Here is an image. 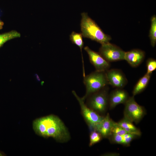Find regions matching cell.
<instances>
[{
    "mask_svg": "<svg viewBox=\"0 0 156 156\" xmlns=\"http://www.w3.org/2000/svg\"><path fill=\"white\" fill-rule=\"evenodd\" d=\"M151 75L146 73L137 82L133 89V96L142 92L147 87L151 79Z\"/></svg>",
    "mask_w": 156,
    "mask_h": 156,
    "instance_id": "obj_15",
    "label": "cell"
},
{
    "mask_svg": "<svg viewBox=\"0 0 156 156\" xmlns=\"http://www.w3.org/2000/svg\"><path fill=\"white\" fill-rule=\"evenodd\" d=\"M128 92L122 88H116L112 91L109 96V106L110 109L117 105L124 104L129 97Z\"/></svg>",
    "mask_w": 156,
    "mask_h": 156,
    "instance_id": "obj_10",
    "label": "cell"
},
{
    "mask_svg": "<svg viewBox=\"0 0 156 156\" xmlns=\"http://www.w3.org/2000/svg\"><path fill=\"white\" fill-rule=\"evenodd\" d=\"M114 121L110 118L108 113L104 117L95 131L99 132L103 138H108L112 133V130Z\"/></svg>",
    "mask_w": 156,
    "mask_h": 156,
    "instance_id": "obj_12",
    "label": "cell"
},
{
    "mask_svg": "<svg viewBox=\"0 0 156 156\" xmlns=\"http://www.w3.org/2000/svg\"><path fill=\"white\" fill-rule=\"evenodd\" d=\"M5 154L3 152L0 151V156H5Z\"/></svg>",
    "mask_w": 156,
    "mask_h": 156,
    "instance_id": "obj_25",
    "label": "cell"
},
{
    "mask_svg": "<svg viewBox=\"0 0 156 156\" xmlns=\"http://www.w3.org/2000/svg\"><path fill=\"white\" fill-rule=\"evenodd\" d=\"M21 36V34L14 30L0 34V48L8 41Z\"/></svg>",
    "mask_w": 156,
    "mask_h": 156,
    "instance_id": "obj_17",
    "label": "cell"
},
{
    "mask_svg": "<svg viewBox=\"0 0 156 156\" xmlns=\"http://www.w3.org/2000/svg\"><path fill=\"white\" fill-rule=\"evenodd\" d=\"M105 74L108 84L114 88H122L127 83V77L120 69H109L105 72Z\"/></svg>",
    "mask_w": 156,
    "mask_h": 156,
    "instance_id": "obj_8",
    "label": "cell"
},
{
    "mask_svg": "<svg viewBox=\"0 0 156 156\" xmlns=\"http://www.w3.org/2000/svg\"><path fill=\"white\" fill-rule=\"evenodd\" d=\"M145 56L144 51L139 49H134L125 52L124 60L131 67H136L143 62Z\"/></svg>",
    "mask_w": 156,
    "mask_h": 156,
    "instance_id": "obj_11",
    "label": "cell"
},
{
    "mask_svg": "<svg viewBox=\"0 0 156 156\" xmlns=\"http://www.w3.org/2000/svg\"><path fill=\"white\" fill-rule=\"evenodd\" d=\"M137 136L128 133L122 135L112 133L108 138L112 143L127 146H129L131 142Z\"/></svg>",
    "mask_w": 156,
    "mask_h": 156,
    "instance_id": "obj_13",
    "label": "cell"
},
{
    "mask_svg": "<svg viewBox=\"0 0 156 156\" xmlns=\"http://www.w3.org/2000/svg\"><path fill=\"white\" fill-rule=\"evenodd\" d=\"M102 137L101 134L95 130H92L90 136L89 146H91L101 141Z\"/></svg>",
    "mask_w": 156,
    "mask_h": 156,
    "instance_id": "obj_19",
    "label": "cell"
},
{
    "mask_svg": "<svg viewBox=\"0 0 156 156\" xmlns=\"http://www.w3.org/2000/svg\"><path fill=\"white\" fill-rule=\"evenodd\" d=\"M88 53L89 60L96 69V70L106 72L109 69L110 63L105 60L99 53L90 49L88 46L84 48Z\"/></svg>",
    "mask_w": 156,
    "mask_h": 156,
    "instance_id": "obj_9",
    "label": "cell"
},
{
    "mask_svg": "<svg viewBox=\"0 0 156 156\" xmlns=\"http://www.w3.org/2000/svg\"><path fill=\"white\" fill-rule=\"evenodd\" d=\"M151 23L149 36L151 45L154 47L156 44V16L155 15L151 17Z\"/></svg>",
    "mask_w": 156,
    "mask_h": 156,
    "instance_id": "obj_18",
    "label": "cell"
},
{
    "mask_svg": "<svg viewBox=\"0 0 156 156\" xmlns=\"http://www.w3.org/2000/svg\"><path fill=\"white\" fill-rule=\"evenodd\" d=\"M4 25V22L0 19V29H1L3 28Z\"/></svg>",
    "mask_w": 156,
    "mask_h": 156,
    "instance_id": "obj_23",
    "label": "cell"
},
{
    "mask_svg": "<svg viewBox=\"0 0 156 156\" xmlns=\"http://www.w3.org/2000/svg\"><path fill=\"white\" fill-rule=\"evenodd\" d=\"M117 123L129 133L138 136L141 135L140 130L134 125L133 122L124 117Z\"/></svg>",
    "mask_w": 156,
    "mask_h": 156,
    "instance_id": "obj_14",
    "label": "cell"
},
{
    "mask_svg": "<svg viewBox=\"0 0 156 156\" xmlns=\"http://www.w3.org/2000/svg\"><path fill=\"white\" fill-rule=\"evenodd\" d=\"M125 52L109 42L101 44L99 53L109 62L124 60Z\"/></svg>",
    "mask_w": 156,
    "mask_h": 156,
    "instance_id": "obj_7",
    "label": "cell"
},
{
    "mask_svg": "<svg viewBox=\"0 0 156 156\" xmlns=\"http://www.w3.org/2000/svg\"><path fill=\"white\" fill-rule=\"evenodd\" d=\"M81 16V29L84 38H89L101 44L109 42L111 40V36L105 34L87 13H82Z\"/></svg>",
    "mask_w": 156,
    "mask_h": 156,
    "instance_id": "obj_2",
    "label": "cell"
},
{
    "mask_svg": "<svg viewBox=\"0 0 156 156\" xmlns=\"http://www.w3.org/2000/svg\"><path fill=\"white\" fill-rule=\"evenodd\" d=\"M83 77V82L86 86V93L82 98L84 101L89 96L108 85L105 72L96 70Z\"/></svg>",
    "mask_w": 156,
    "mask_h": 156,
    "instance_id": "obj_3",
    "label": "cell"
},
{
    "mask_svg": "<svg viewBox=\"0 0 156 156\" xmlns=\"http://www.w3.org/2000/svg\"><path fill=\"white\" fill-rule=\"evenodd\" d=\"M134 96L129 97L124 104V117L137 124L145 115L146 112L144 107L136 102Z\"/></svg>",
    "mask_w": 156,
    "mask_h": 156,
    "instance_id": "obj_5",
    "label": "cell"
},
{
    "mask_svg": "<svg viewBox=\"0 0 156 156\" xmlns=\"http://www.w3.org/2000/svg\"><path fill=\"white\" fill-rule=\"evenodd\" d=\"M35 75H36V78L37 79V80L38 81H40V78L38 75L37 74H36Z\"/></svg>",
    "mask_w": 156,
    "mask_h": 156,
    "instance_id": "obj_24",
    "label": "cell"
},
{
    "mask_svg": "<svg viewBox=\"0 0 156 156\" xmlns=\"http://www.w3.org/2000/svg\"><path fill=\"white\" fill-rule=\"evenodd\" d=\"M127 133H128L121 127L118 125L117 122H114L112 130V133L119 135H122Z\"/></svg>",
    "mask_w": 156,
    "mask_h": 156,
    "instance_id": "obj_21",
    "label": "cell"
},
{
    "mask_svg": "<svg viewBox=\"0 0 156 156\" xmlns=\"http://www.w3.org/2000/svg\"><path fill=\"white\" fill-rule=\"evenodd\" d=\"M35 133L44 138L52 137L60 142H65L70 139L68 129L57 116L51 114L38 118L33 122Z\"/></svg>",
    "mask_w": 156,
    "mask_h": 156,
    "instance_id": "obj_1",
    "label": "cell"
},
{
    "mask_svg": "<svg viewBox=\"0 0 156 156\" xmlns=\"http://www.w3.org/2000/svg\"><path fill=\"white\" fill-rule=\"evenodd\" d=\"M146 73L151 75L156 69V60L153 58H149L146 62Z\"/></svg>",
    "mask_w": 156,
    "mask_h": 156,
    "instance_id": "obj_20",
    "label": "cell"
},
{
    "mask_svg": "<svg viewBox=\"0 0 156 156\" xmlns=\"http://www.w3.org/2000/svg\"><path fill=\"white\" fill-rule=\"evenodd\" d=\"M70 39L72 42L78 46L80 49L82 55L83 62V70H84L83 65V61L82 53V49L84 46V42L83 40V36L81 33H77L73 31L70 35Z\"/></svg>",
    "mask_w": 156,
    "mask_h": 156,
    "instance_id": "obj_16",
    "label": "cell"
},
{
    "mask_svg": "<svg viewBox=\"0 0 156 156\" xmlns=\"http://www.w3.org/2000/svg\"><path fill=\"white\" fill-rule=\"evenodd\" d=\"M120 154L116 153H105L103 155V156H119Z\"/></svg>",
    "mask_w": 156,
    "mask_h": 156,
    "instance_id": "obj_22",
    "label": "cell"
},
{
    "mask_svg": "<svg viewBox=\"0 0 156 156\" xmlns=\"http://www.w3.org/2000/svg\"><path fill=\"white\" fill-rule=\"evenodd\" d=\"M109 88L107 86L89 96L87 104L89 108L98 114H103L109 106Z\"/></svg>",
    "mask_w": 156,
    "mask_h": 156,
    "instance_id": "obj_4",
    "label": "cell"
},
{
    "mask_svg": "<svg viewBox=\"0 0 156 156\" xmlns=\"http://www.w3.org/2000/svg\"><path fill=\"white\" fill-rule=\"evenodd\" d=\"M72 92L79 103L82 115L88 125L93 130H96L104 116L100 115L88 107L82 98L79 97L74 90Z\"/></svg>",
    "mask_w": 156,
    "mask_h": 156,
    "instance_id": "obj_6",
    "label": "cell"
}]
</instances>
